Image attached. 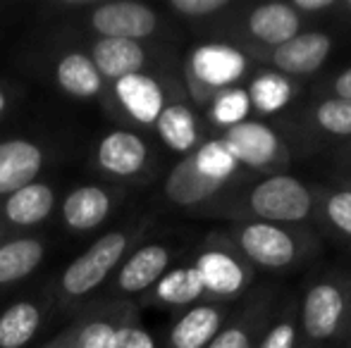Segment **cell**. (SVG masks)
Segmentation results:
<instances>
[{"label": "cell", "mask_w": 351, "mask_h": 348, "mask_svg": "<svg viewBox=\"0 0 351 348\" xmlns=\"http://www.w3.org/2000/svg\"><path fill=\"white\" fill-rule=\"evenodd\" d=\"M153 227H156L153 215H134L103 232L86 251L67 263L56 282L46 289L53 301V310L77 312L88 301H93L110 282L117 267L125 263V258L151 237Z\"/></svg>", "instance_id": "obj_1"}, {"label": "cell", "mask_w": 351, "mask_h": 348, "mask_svg": "<svg viewBox=\"0 0 351 348\" xmlns=\"http://www.w3.org/2000/svg\"><path fill=\"white\" fill-rule=\"evenodd\" d=\"M206 217H220L227 222H273L291 227H311L315 222L313 184L280 172L251 176L232 189L206 213Z\"/></svg>", "instance_id": "obj_2"}, {"label": "cell", "mask_w": 351, "mask_h": 348, "mask_svg": "<svg viewBox=\"0 0 351 348\" xmlns=\"http://www.w3.org/2000/svg\"><path fill=\"white\" fill-rule=\"evenodd\" d=\"M241 260L263 272H291L320 253L313 227L273 222H230L222 229Z\"/></svg>", "instance_id": "obj_3"}, {"label": "cell", "mask_w": 351, "mask_h": 348, "mask_svg": "<svg viewBox=\"0 0 351 348\" xmlns=\"http://www.w3.org/2000/svg\"><path fill=\"white\" fill-rule=\"evenodd\" d=\"M24 65L70 101L96 105L103 112L108 110L110 86L79 48L53 38L46 31H38L32 48L24 53Z\"/></svg>", "instance_id": "obj_4"}, {"label": "cell", "mask_w": 351, "mask_h": 348, "mask_svg": "<svg viewBox=\"0 0 351 348\" xmlns=\"http://www.w3.org/2000/svg\"><path fill=\"white\" fill-rule=\"evenodd\" d=\"M41 31L53 38L79 48L108 86L132 75L143 72H167L180 70V57L170 43H146V41H112V38H93L86 34L72 31L67 27H43Z\"/></svg>", "instance_id": "obj_5"}, {"label": "cell", "mask_w": 351, "mask_h": 348, "mask_svg": "<svg viewBox=\"0 0 351 348\" xmlns=\"http://www.w3.org/2000/svg\"><path fill=\"white\" fill-rule=\"evenodd\" d=\"M301 344L335 348L344 344L351 325V269L318 274L299 296Z\"/></svg>", "instance_id": "obj_6"}, {"label": "cell", "mask_w": 351, "mask_h": 348, "mask_svg": "<svg viewBox=\"0 0 351 348\" xmlns=\"http://www.w3.org/2000/svg\"><path fill=\"white\" fill-rule=\"evenodd\" d=\"M88 168L98 181L132 191L156 179L160 170V153L156 141L143 131L112 126L93 141L88 150Z\"/></svg>", "instance_id": "obj_7"}, {"label": "cell", "mask_w": 351, "mask_h": 348, "mask_svg": "<svg viewBox=\"0 0 351 348\" xmlns=\"http://www.w3.org/2000/svg\"><path fill=\"white\" fill-rule=\"evenodd\" d=\"M53 27H67L93 38L146 43H170L177 34L165 12L139 0H96L79 17Z\"/></svg>", "instance_id": "obj_8"}, {"label": "cell", "mask_w": 351, "mask_h": 348, "mask_svg": "<svg viewBox=\"0 0 351 348\" xmlns=\"http://www.w3.org/2000/svg\"><path fill=\"white\" fill-rule=\"evenodd\" d=\"M251 67L254 60L232 43L204 41L180 60V75L191 105L204 110L217 93L244 86L251 77Z\"/></svg>", "instance_id": "obj_9"}, {"label": "cell", "mask_w": 351, "mask_h": 348, "mask_svg": "<svg viewBox=\"0 0 351 348\" xmlns=\"http://www.w3.org/2000/svg\"><path fill=\"white\" fill-rule=\"evenodd\" d=\"M306 19L289 3L234 5L215 27L217 41L232 43L246 55L280 46L304 31Z\"/></svg>", "instance_id": "obj_10"}, {"label": "cell", "mask_w": 351, "mask_h": 348, "mask_svg": "<svg viewBox=\"0 0 351 348\" xmlns=\"http://www.w3.org/2000/svg\"><path fill=\"white\" fill-rule=\"evenodd\" d=\"M180 70L143 72L110 84L106 117L117 122V126L151 134L153 124L160 117L162 107L177 96H184Z\"/></svg>", "instance_id": "obj_11"}, {"label": "cell", "mask_w": 351, "mask_h": 348, "mask_svg": "<svg viewBox=\"0 0 351 348\" xmlns=\"http://www.w3.org/2000/svg\"><path fill=\"white\" fill-rule=\"evenodd\" d=\"M206 289V301L239 303L251 291L256 269L241 260L222 232L204 237L199 248L189 253Z\"/></svg>", "instance_id": "obj_12"}, {"label": "cell", "mask_w": 351, "mask_h": 348, "mask_svg": "<svg viewBox=\"0 0 351 348\" xmlns=\"http://www.w3.org/2000/svg\"><path fill=\"white\" fill-rule=\"evenodd\" d=\"M227 153L251 174H280L291 165V148L280 129L261 120H246L217 134Z\"/></svg>", "instance_id": "obj_13"}, {"label": "cell", "mask_w": 351, "mask_h": 348, "mask_svg": "<svg viewBox=\"0 0 351 348\" xmlns=\"http://www.w3.org/2000/svg\"><path fill=\"white\" fill-rule=\"evenodd\" d=\"M285 139L296 136L306 150L337 148L351 141V101L339 98H308L289 112L285 122Z\"/></svg>", "instance_id": "obj_14"}, {"label": "cell", "mask_w": 351, "mask_h": 348, "mask_svg": "<svg viewBox=\"0 0 351 348\" xmlns=\"http://www.w3.org/2000/svg\"><path fill=\"white\" fill-rule=\"evenodd\" d=\"M182 258V248L170 239H151L141 241L125 263L117 267L110 282L103 286L98 296L117 298V301H132L141 298L167 269Z\"/></svg>", "instance_id": "obj_15"}, {"label": "cell", "mask_w": 351, "mask_h": 348, "mask_svg": "<svg viewBox=\"0 0 351 348\" xmlns=\"http://www.w3.org/2000/svg\"><path fill=\"white\" fill-rule=\"evenodd\" d=\"M130 198V191L120 186H110L106 181H86L74 184L60 198L58 219L60 227L70 237H84L103 229Z\"/></svg>", "instance_id": "obj_16"}, {"label": "cell", "mask_w": 351, "mask_h": 348, "mask_svg": "<svg viewBox=\"0 0 351 348\" xmlns=\"http://www.w3.org/2000/svg\"><path fill=\"white\" fill-rule=\"evenodd\" d=\"M60 205V189L53 179L32 181L22 189L12 191L0 198V229L3 237H24V234H38L46 227L51 217L58 213Z\"/></svg>", "instance_id": "obj_17"}, {"label": "cell", "mask_w": 351, "mask_h": 348, "mask_svg": "<svg viewBox=\"0 0 351 348\" xmlns=\"http://www.w3.org/2000/svg\"><path fill=\"white\" fill-rule=\"evenodd\" d=\"M132 308V301L96 296L74 312V320L58 334V339L65 348H115Z\"/></svg>", "instance_id": "obj_18"}, {"label": "cell", "mask_w": 351, "mask_h": 348, "mask_svg": "<svg viewBox=\"0 0 351 348\" xmlns=\"http://www.w3.org/2000/svg\"><path fill=\"white\" fill-rule=\"evenodd\" d=\"M249 181V179H244ZM244 181H220L213 179V176L204 174L196 163L191 160V155L180 158L175 163V168L167 172L162 179V198L167 205L182 210V213L189 215H201L206 217V213L217 203L220 198H225L232 189H237Z\"/></svg>", "instance_id": "obj_19"}, {"label": "cell", "mask_w": 351, "mask_h": 348, "mask_svg": "<svg viewBox=\"0 0 351 348\" xmlns=\"http://www.w3.org/2000/svg\"><path fill=\"white\" fill-rule=\"evenodd\" d=\"M58 148L43 136L14 134L0 139V198L41 179Z\"/></svg>", "instance_id": "obj_20"}, {"label": "cell", "mask_w": 351, "mask_h": 348, "mask_svg": "<svg viewBox=\"0 0 351 348\" xmlns=\"http://www.w3.org/2000/svg\"><path fill=\"white\" fill-rule=\"evenodd\" d=\"M335 38L328 31H301L294 38L251 55V60L261 67H268L289 79L299 81L306 77H313L323 70L328 57L332 55Z\"/></svg>", "instance_id": "obj_21"}, {"label": "cell", "mask_w": 351, "mask_h": 348, "mask_svg": "<svg viewBox=\"0 0 351 348\" xmlns=\"http://www.w3.org/2000/svg\"><path fill=\"white\" fill-rule=\"evenodd\" d=\"M280 296L282 293L273 284L251 289L234 306L232 315L227 317V322L208 344V348H256Z\"/></svg>", "instance_id": "obj_22"}, {"label": "cell", "mask_w": 351, "mask_h": 348, "mask_svg": "<svg viewBox=\"0 0 351 348\" xmlns=\"http://www.w3.org/2000/svg\"><path fill=\"white\" fill-rule=\"evenodd\" d=\"M153 136L160 141L162 148L170 153H177L180 158H186L194 153L204 141H208L213 131L204 122L201 112L191 105V101L184 96H177L162 107L160 117L153 124Z\"/></svg>", "instance_id": "obj_23"}, {"label": "cell", "mask_w": 351, "mask_h": 348, "mask_svg": "<svg viewBox=\"0 0 351 348\" xmlns=\"http://www.w3.org/2000/svg\"><path fill=\"white\" fill-rule=\"evenodd\" d=\"M206 301V289L199 269L194 267L189 253L180 258L141 298H136V308H158V310L182 312L196 303Z\"/></svg>", "instance_id": "obj_24"}, {"label": "cell", "mask_w": 351, "mask_h": 348, "mask_svg": "<svg viewBox=\"0 0 351 348\" xmlns=\"http://www.w3.org/2000/svg\"><path fill=\"white\" fill-rule=\"evenodd\" d=\"M234 306L237 303L201 301L186 310L175 312L160 348H208Z\"/></svg>", "instance_id": "obj_25"}, {"label": "cell", "mask_w": 351, "mask_h": 348, "mask_svg": "<svg viewBox=\"0 0 351 348\" xmlns=\"http://www.w3.org/2000/svg\"><path fill=\"white\" fill-rule=\"evenodd\" d=\"M53 301L48 291L14 298L0 310V348H27L46 327Z\"/></svg>", "instance_id": "obj_26"}, {"label": "cell", "mask_w": 351, "mask_h": 348, "mask_svg": "<svg viewBox=\"0 0 351 348\" xmlns=\"http://www.w3.org/2000/svg\"><path fill=\"white\" fill-rule=\"evenodd\" d=\"M48 248L51 241L41 232L3 239L0 241V296L36 274L46 263Z\"/></svg>", "instance_id": "obj_27"}, {"label": "cell", "mask_w": 351, "mask_h": 348, "mask_svg": "<svg viewBox=\"0 0 351 348\" xmlns=\"http://www.w3.org/2000/svg\"><path fill=\"white\" fill-rule=\"evenodd\" d=\"M244 88L249 93L251 112H256L258 117L282 115L299 98V81L275 70H268V67L251 72Z\"/></svg>", "instance_id": "obj_28"}, {"label": "cell", "mask_w": 351, "mask_h": 348, "mask_svg": "<svg viewBox=\"0 0 351 348\" xmlns=\"http://www.w3.org/2000/svg\"><path fill=\"white\" fill-rule=\"evenodd\" d=\"M315 224L325 227L335 239L351 243V191L337 181L313 184Z\"/></svg>", "instance_id": "obj_29"}, {"label": "cell", "mask_w": 351, "mask_h": 348, "mask_svg": "<svg viewBox=\"0 0 351 348\" xmlns=\"http://www.w3.org/2000/svg\"><path fill=\"white\" fill-rule=\"evenodd\" d=\"M301 325H299V296L287 293L280 296L268 325L258 339L256 348H299Z\"/></svg>", "instance_id": "obj_30"}, {"label": "cell", "mask_w": 351, "mask_h": 348, "mask_svg": "<svg viewBox=\"0 0 351 348\" xmlns=\"http://www.w3.org/2000/svg\"><path fill=\"white\" fill-rule=\"evenodd\" d=\"M199 112L206 124H208V129L213 131V136H217L220 131L230 129V126H237L241 122L251 120L249 93H246L244 86L227 88V91L217 93L208 105Z\"/></svg>", "instance_id": "obj_31"}, {"label": "cell", "mask_w": 351, "mask_h": 348, "mask_svg": "<svg viewBox=\"0 0 351 348\" xmlns=\"http://www.w3.org/2000/svg\"><path fill=\"white\" fill-rule=\"evenodd\" d=\"M234 0H167V17L189 24H220V19L234 8Z\"/></svg>", "instance_id": "obj_32"}, {"label": "cell", "mask_w": 351, "mask_h": 348, "mask_svg": "<svg viewBox=\"0 0 351 348\" xmlns=\"http://www.w3.org/2000/svg\"><path fill=\"white\" fill-rule=\"evenodd\" d=\"M115 348H160L158 339L153 336V332L143 325L141 310L136 308V303L130 310V315H127L125 325H122Z\"/></svg>", "instance_id": "obj_33"}, {"label": "cell", "mask_w": 351, "mask_h": 348, "mask_svg": "<svg viewBox=\"0 0 351 348\" xmlns=\"http://www.w3.org/2000/svg\"><path fill=\"white\" fill-rule=\"evenodd\" d=\"M313 96L318 98H339V101H351V65L344 70L335 72V75L325 77L318 86H315Z\"/></svg>", "instance_id": "obj_34"}, {"label": "cell", "mask_w": 351, "mask_h": 348, "mask_svg": "<svg viewBox=\"0 0 351 348\" xmlns=\"http://www.w3.org/2000/svg\"><path fill=\"white\" fill-rule=\"evenodd\" d=\"M337 3H339V0H289V5L304 19L330 17V14L337 12Z\"/></svg>", "instance_id": "obj_35"}, {"label": "cell", "mask_w": 351, "mask_h": 348, "mask_svg": "<svg viewBox=\"0 0 351 348\" xmlns=\"http://www.w3.org/2000/svg\"><path fill=\"white\" fill-rule=\"evenodd\" d=\"M24 96V86L12 79H0V122L12 112L17 101Z\"/></svg>", "instance_id": "obj_36"}, {"label": "cell", "mask_w": 351, "mask_h": 348, "mask_svg": "<svg viewBox=\"0 0 351 348\" xmlns=\"http://www.w3.org/2000/svg\"><path fill=\"white\" fill-rule=\"evenodd\" d=\"M330 165L332 172H351V141L330 150Z\"/></svg>", "instance_id": "obj_37"}, {"label": "cell", "mask_w": 351, "mask_h": 348, "mask_svg": "<svg viewBox=\"0 0 351 348\" xmlns=\"http://www.w3.org/2000/svg\"><path fill=\"white\" fill-rule=\"evenodd\" d=\"M330 179L337 181V184H342V186H347V189L351 191V172H332L330 174Z\"/></svg>", "instance_id": "obj_38"}, {"label": "cell", "mask_w": 351, "mask_h": 348, "mask_svg": "<svg viewBox=\"0 0 351 348\" xmlns=\"http://www.w3.org/2000/svg\"><path fill=\"white\" fill-rule=\"evenodd\" d=\"M335 14H344V17H351V0H339L337 3V12Z\"/></svg>", "instance_id": "obj_39"}, {"label": "cell", "mask_w": 351, "mask_h": 348, "mask_svg": "<svg viewBox=\"0 0 351 348\" xmlns=\"http://www.w3.org/2000/svg\"><path fill=\"white\" fill-rule=\"evenodd\" d=\"M41 348H65V344H62V341L58 339V336H53V339L48 341V344H43Z\"/></svg>", "instance_id": "obj_40"}, {"label": "cell", "mask_w": 351, "mask_h": 348, "mask_svg": "<svg viewBox=\"0 0 351 348\" xmlns=\"http://www.w3.org/2000/svg\"><path fill=\"white\" fill-rule=\"evenodd\" d=\"M344 348H351V325H349V332H347V336H344Z\"/></svg>", "instance_id": "obj_41"}, {"label": "cell", "mask_w": 351, "mask_h": 348, "mask_svg": "<svg viewBox=\"0 0 351 348\" xmlns=\"http://www.w3.org/2000/svg\"><path fill=\"white\" fill-rule=\"evenodd\" d=\"M299 348H313V346H306V344H301Z\"/></svg>", "instance_id": "obj_42"}, {"label": "cell", "mask_w": 351, "mask_h": 348, "mask_svg": "<svg viewBox=\"0 0 351 348\" xmlns=\"http://www.w3.org/2000/svg\"><path fill=\"white\" fill-rule=\"evenodd\" d=\"M3 239H5V237H3V229H0V241H3Z\"/></svg>", "instance_id": "obj_43"}]
</instances>
